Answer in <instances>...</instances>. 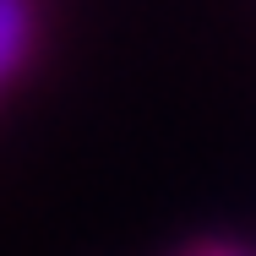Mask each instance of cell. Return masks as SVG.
<instances>
[{"label": "cell", "instance_id": "6da1fadb", "mask_svg": "<svg viewBox=\"0 0 256 256\" xmlns=\"http://www.w3.org/2000/svg\"><path fill=\"white\" fill-rule=\"evenodd\" d=\"M33 50V0H0V93L28 66Z\"/></svg>", "mask_w": 256, "mask_h": 256}, {"label": "cell", "instance_id": "7a4b0ae2", "mask_svg": "<svg viewBox=\"0 0 256 256\" xmlns=\"http://www.w3.org/2000/svg\"><path fill=\"white\" fill-rule=\"evenodd\" d=\"M207 256H224V251H207Z\"/></svg>", "mask_w": 256, "mask_h": 256}]
</instances>
